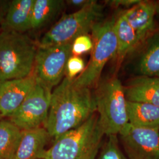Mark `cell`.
Listing matches in <instances>:
<instances>
[{"label": "cell", "instance_id": "obj_23", "mask_svg": "<svg viewBox=\"0 0 159 159\" xmlns=\"http://www.w3.org/2000/svg\"><path fill=\"white\" fill-rule=\"evenodd\" d=\"M141 0H114L107 1L108 4L114 7H123L127 9L139 3Z\"/></svg>", "mask_w": 159, "mask_h": 159}, {"label": "cell", "instance_id": "obj_15", "mask_svg": "<svg viewBox=\"0 0 159 159\" xmlns=\"http://www.w3.org/2000/svg\"><path fill=\"white\" fill-rule=\"evenodd\" d=\"M114 29L117 51L114 58H116L117 70L121 66L126 56L139 47V43L133 29L121 14L116 19Z\"/></svg>", "mask_w": 159, "mask_h": 159}, {"label": "cell", "instance_id": "obj_13", "mask_svg": "<svg viewBox=\"0 0 159 159\" xmlns=\"http://www.w3.org/2000/svg\"><path fill=\"white\" fill-rule=\"evenodd\" d=\"M34 0L10 1L2 24V31L25 33L30 31Z\"/></svg>", "mask_w": 159, "mask_h": 159}, {"label": "cell", "instance_id": "obj_7", "mask_svg": "<svg viewBox=\"0 0 159 159\" xmlns=\"http://www.w3.org/2000/svg\"><path fill=\"white\" fill-rule=\"evenodd\" d=\"M52 89L36 81L22 104L7 119L21 130L44 127L50 106Z\"/></svg>", "mask_w": 159, "mask_h": 159}, {"label": "cell", "instance_id": "obj_18", "mask_svg": "<svg viewBox=\"0 0 159 159\" xmlns=\"http://www.w3.org/2000/svg\"><path fill=\"white\" fill-rule=\"evenodd\" d=\"M146 46L137 64L140 76L159 77V30L146 41Z\"/></svg>", "mask_w": 159, "mask_h": 159}, {"label": "cell", "instance_id": "obj_9", "mask_svg": "<svg viewBox=\"0 0 159 159\" xmlns=\"http://www.w3.org/2000/svg\"><path fill=\"white\" fill-rule=\"evenodd\" d=\"M128 159H159V129H149L129 123L119 134Z\"/></svg>", "mask_w": 159, "mask_h": 159}, {"label": "cell", "instance_id": "obj_25", "mask_svg": "<svg viewBox=\"0 0 159 159\" xmlns=\"http://www.w3.org/2000/svg\"><path fill=\"white\" fill-rule=\"evenodd\" d=\"M90 1L91 0H68L66 1V2L70 6L77 8L78 10H80L87 5Z\"/></svg>", "mask_w": 159, "mask_h": 159}, {"label": "cell", "instance_id": "obj_3", "mask_svg": "<svg viewBox=\"0 0 159 159\" xmlns=\"http://www.w3.org/2000/svg\"><path fill=\"white\" fill-rule=\"evenodd\" d=\"M38 48L25 33L2 31L0 33V83L32 74Z\"/></svg>", "mask_w": 159, "mask_h": 159}, {"label": "cell", "instance_id": "obj_10", "mask_svg": "<svg viewBox=\"0 0 159 159\" xmlns=\"http://www.w3.org/2000/svg\"><path fill=\"white\" fill-rule=\"evenodd\" d=\"M35 83L33 73L0 83V114L3 118L9 117L17 110Z\"/></svg>", "mask_w": 159, "mask_h": 159}, {"label": "cell", "instance_id": "obj_21", "mask_svg": "<svg viewBox=\"0 0 159 159\" xmlns=\"http://www.w3.org/2000/svg\"><path fill=\"white\" fill-rule=\"evenodd\" d=\"M93 45V40L89 34L79 35L71 43V55L80 56L90 51L91 52Z\"/></svg>", "mask_w": 159, "mask_h": 159}, {"label": "cell", "instance_id": "obj_17", "mask_svg": "<svg viewBox=\"0 0 159 159\" xmlns=\"http://www.w3.org/2000/svg\"><path fill=\"white\" fill-rule=\"evenodd\" d=\"M64 4L63 0H34L30 31L46 27L63 11Z\"/></svg>", "mask_w": 159, "mask_h": 159}, {"label": "cell", "instance_id": "obj_24", "mask_svg": "<svg viewBox=\"0 0 159 159\" xmlns=\"http://www.w3.org/2000/svg\"><path fill=\"white\" fill-rule=\"evenodd\" d=\"M10 1L0 0V33L2 31V24Z\"/></svg>", "mask_w": 159, "mask_h": 159}, {"label": "cell", "instance_id": "obj_4", "mask_svg": "<svg viewBox=\"0 0 159 159\" xmlns=\"http://www.w3.org/2000/svg\"><path fill=\"white\" fill-rule=\"evenodd\" d=\"M98 121L104 135H119L129 123L125 87L116 77L97 85L94 93Z\"/></svg>", "mask_w": 159, "mask_h": 159}, {"label": "cell", "instance_id": "obj_11", "mask_svg": "<svg viewBox=\"0 0 159 159\" xmlns=\"http://www.w3.org/2000/svg\"><path fill=\"white\" fill-rule=\"evenodd\" d=\"M157 6L149 1H140L121 14L136 35L139 46L142 45L156 31L154 16Z\"/></svg>", "mask_w": 159, "mask_h": 159}, {"label": "cell", "instance_id": "obj_2", "mask_svg": "<svg viewBox=\"0 0 159 159\" xmlns=\"http://www.w3.org/2000/svg\"><path fill=\"white\" fill-rule=\"evenodd\" d=\"M104 134L97 113L54 140L41 159H96Z\"/></svg>", "mask_w": 159, "mask_h": 159}, {"label": "cell", "instance_id": "obj_6", "mask_svg": "<svg viewBox=\"0 0 159 159\" xmlns=\"http://www.w3.org/2000/svg\"><path fill=\"white\" fill-rule=\"evenodd\" d=\"M102 8L96 1L91 0L83 8L63 16L47 31L38 46L49 47L71 43L78 36L87 34L102 17Z\"/></svg>", "mask_w": 159, "mask_h": 159}, {"label": "cell", "instance_id": "obj_22", "mask_svg": "<svg viewBox=\"0 0 159 159\" xmlns=\"http://www.w3.org/2000/svg\"><path fill=\"white\" fill-rule=\"evenodd\" d=\"M85 67L84 61L81 57L71 55L66 63L64 77L69 80H74L82 73Z\"/></svg>", "mask_w": 159, "mask_h": 159}, {"label": "cell", "instance_id": "obj_8", "mask_svg": "<svg viewBox=\"0 0 159 159\" xmlns=\"http://www.w3.org/2000/svg\"><path fill=\"white\" fill-rule=\"evenodd\" d=\"M71 43L38 46L32 73L37 81L52 89L57 87L65 75L66 63L71 56Z\"/></svg>", "mask_w": 159, "mask_h": 159}, {"label": "cell", "instance_id": "obj_1", "mask_svg": "<svg viewBox=\"0 0 159 159\" xmlns=\"http://www.w3.org/2000/svg\"><path fill=\"white\" fill-rule=\"evenodd\" d=\"M95 113V98L90 89L64 77L52 91L44 127L50 138L55 140L82 125Z\"/></svg>", "mask_w": 159, "mask_h": 159}, {"label": "cell", "instance_id": "obj_27", "mask_svg": "<svg viewBox=\"0 0 159 159\" xmlns=\"http://www.w3.org/2000/svg\"><path fill=\"white\" fill-rule=\"evenodd\" d=\"M157 9L159 10V2H158V6H157Z\"/></svg>", "mask_w": 159, "mask_h": 159}, {"label": "cell", "instance_id": "obj_16", "mask_svg": "<svg viewBox=\"0 0 159 159\" xmlns=\"http://www.w3.org/2000/svg\"><path fill=\"white\" fill-rule=\"evenodd\" d=\"M129 123L149 129H159V107L146 102L127 100Z\"/></svg>", "mask_w": 159, "mask_h": 159}, {"label": "cell", "instance_id": "obj_19", "mask_svg": "<svg viewBox=\"0 0 159 159\" xmlns=\"http://www.w3.org/2000/svg\"><path fill=\"white\" fill-rule=\"evenodd\" d=\"M22 130L8 119L0 120V159H12Z\"/></svg>", "mask_w": 159, "mask_h": 159}, {"label": "cell", "instance_id": "obj_20", "mask_svg": "<svg viewBox=\"0 0 159 159\" xmlns=\"http://www.w3.org/2000/svg\"><path fill=\"white\" fill-rule=\"evenodd\" d=\"M108 137L106 142L102 146L96 159H128L121 150L119 142L116 135Z\"/></svg>", "mask_w": 159, "mask_h": 159}, {"label": "cell", "instance_id": "obj_5", "mask_svg": "<svg viewBox=\"0 0 159 159\" xmlns=\"http://www.w3.org/2000/svg\"><path fill=\"white\" fill-rule=\"evenodd\" d=\"M116 18L98 21L91 29L93 48L91 56L84 70L74 80L77 85L91 88L97 86L102 70L117 51V39L114 25Z\"/></svg>", "mask_w": 159, "mask_h": 159}, {"label": "cell", "instance_id": "obj_14", "mask_svg": "<svg viewBox=\"0 0 159 159\" xmlns=\"http://www.w3.org/2000/svg\"><path fill=\"white\" fill-rule=\"evenodd\" d=\"M125 92L127 101L159 107V77L140 76L125 87Z\"/></svg>", "mask_w": 159, "mask_h": 159}, {"label": "cell", "instance_id": "obj_26", "mask_svg": "<svg viewBox=\"0 0 159 159\" xmlns=\"http://www.w3.org/2000/svg\"><path fill=\"white\" fill-rule=\"evenodd\" d=\"M2 119H4V118L2 117V116H1V114H0V120Z\"/></svg>", "mask_w": 159, "mask_h": 159}, {"label": "cell", "instance_id": "obj_12", "mask_svg": "<svg viewBox=\"0 0 159 159\" xmlns=\"http://www.w3.org/2000/svg\"><path fill=\"white\" fill-rule=\"evenodd\" d=\"M50 138L44 127L22 130L12 159H41Z\"/></svg>", "mask_w": 159, "mask_h": 159}]
</instances>
